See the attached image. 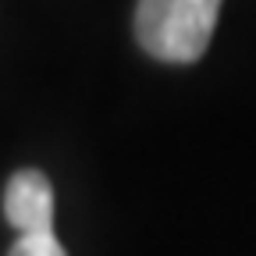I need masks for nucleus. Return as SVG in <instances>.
Wrapping results in <instances>:
<instances>
[{
  "label": "nucleus",
  "mask_w": 256,
  "mask_h": 256,
  "mask_svg": "<svg viewBox=\"0 0 256 256\" xmlns=\"http://www.w3.org/2000/svg\"><path fill=\"white\" fill-rule=\"evenodd\" d=\"M220 0H139L136 40L164 64H192L210 46Z\"/></svg>",
  "instance_id": "nucleus-1"
},
{
  "label": "nucleus",
  "mask_w": 256,
  "mask_h": 256,
  "mask_svg": "<svg viewBox=\"0 0 256 256\" xmlns=\"http://www.w3.org/2000/svg\"><path fill=\"white\" fill-rule=\"evenodd\" d=\"M4 217L18 235L54 232V188L43 171H18L4 188Z\"/></svg>",
  "instance_id": "nucleus-2"
},
{
  "label": "nucleus",
  "mask_w": 256,
  "mask_h": 256,
  "mask_svg": "<svg viewBox=\"0 0 256 256\" xmlns=\"http://www.w3.org/2000/svg\"><path fill=\"white\" fill-rule=\"evenodd\" d=\"M8 256H68V252H64L54 232H36V235H18Z\"/></svg>",
  "instance_id": "nucleus-3"
}]
</instances>
